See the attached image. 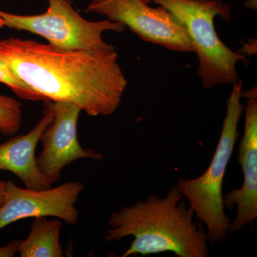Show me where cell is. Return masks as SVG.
<instances>
[{"mask_svg": "<svg viewBox=\"0 0 257 257\" xmlns=\"http://www.w3.org/2000/svg\"><path fill=\"white\" fill-rule=\"evenodd\" d=\"M0 62L37 101L72 103L94 117L114 114L128 84L116 49L67 50L10 37L0 40Z\"/></svg>", "mask_w": 257, "mask_h": 257, "instance_id": "6da1fadb", "label": "cell"}, {"mask_svg": "<svg viewBox=\"0 0 257 257\" xmlns=\"http://www.w3.org/2000/svg\"><path fill=\"white\" fill-rule=\"evenodd\" d=\"M152 0H90L87 11L104 15L110 21L128 27L144 41L168 50L194 52L192 42L182 24L169 10Z\"/></svg>", "mask_w": 257, "mask_h": 257, "instance_id": "8992f818", "label": "cell"}, {"mask_svg": "<svg viewBox=\"0 0 257 257\" xmlns=\"http://www.w3.org/2000/svg\"><path fill=\"white\" fill-rule=\"evenodd\" d=\"M22 123V105L13 98L0 94V133L4 136L15 135Z\"/></svg>", "mask_w": 257, "mask_h": 257, "instance_id": "7c38bea8", "label": "cell"}, {"mask_svg": "<svg viewBox=\"0 0 257 257\" xmlns=\"http://www.w3.org/2000/svg\"><path fill=\"white\" fill-rule=\"evenodd\" d=\"M0 83L10 88L19 97L30 101H37L36 96L3 62H0Z\"/></svg>", "mask_w": 257, "mask_h": 257, "instance_id": "4fadbf2b", "label": "cell"}, {"mask_svg": "<svg viewBox=\"0 0 257 257\" xmlns=\"http://www.w3.org/2000/svg\"><path fill=\"white\" fill-rule=\"evenodd\" d=\"M45 13L13 14L0 10V28L6 27L44 37L50 45L67 50H111L116 47L103 39V33H121L126 27L106 20L89 21L74 9L70 0H47Z\"/></svg>", "mask_w": 257, "mask_h": 257, "instance_id": "5b68a950", "label": "cell"}, {"mask_svg": "<svg viewBox=\"0 0 257 257\" xmlns=\"http://www.w3.org/2000/svg\"><path fill=\"white\" fill-rule=\"evenodd\" d=\"M52 102L53 118L40 137L42 150L37 157L39 170L53 184L61 178L64 167L79 159L101 160L104 156L79 142L77 124L82 110L72 103Z\"/></svg>", "mask_w": 257, "mask_h": 257, "instance_id": "ba28073f", "label": "cell"}, {"mask_svg": "<svg viewBox=\"0 0 257 257\" xmlns=\"http://www.w3.org/2000/svg\"><path fill=\"white\" fill-rule=\"evenodd\" d=\"M238 161L243 171L241 188L223 195L225 209L237 207V214L230 225L229 234L246 226H253L257 218V101L254 94L247 95L245 109L244 133L239 145Z\"/></svg>", "mask_w": 257, "mask_h": 257, "instance_id": "9c48e42d", "label": "cell"}, {"mask_svg": "<svg viewBox=\"0 0 257 257\" xmlns=\"http://www.w3.org/2000/svg\"><path fill=\"white\" fill-rule=\"evenodd\" d=\"M242 87L240 79L233 84L220 138L207 170L195 179H179L177 184L197 220L207 226L211 244L220 242L229 234L231 220L225 213L223 182L239 135L238 124L243 109Z\"/></svg>", "mask_w": 257, "mask_h": 257, "instance_id": "3957f363", "label": "cell"}, {"mask_svg": "<svg viewBox=\"0 0 257 257\" xmlns=\"http://www.w3.org/2000/svg\"><path fill=\"white\" fill-rule=\"evenodd\" d=\"M21 240H15L8 243L4 247L0 248V257L14 256L15 253H18Z\"/></svg>", "mask_w": 257, "mask_h": 257, "instance_id": "5bb4252c", "label": "cell"}, {"mask_svg": "<svg viewBox=\"0 0 257 257\" xmlns=\"http://www.w3.org/2000/svg\"><path fill=\"white\" fill-rule=\"evenodd\" d=\"M84 184L69 182L41 190L19 187L6 181L4 199L0 206V231L16 221L28 218L54 217L69 226L77 224L79 211L75 207Z\"/></svg>", "mask_w": 257, "mask_h": 257, "instance_id": "52a82bcc", "label": "cell"}, {"mask_svg": "<svg viewBox=\"0 0 257 257\" xmlns=\"http://www.w3.org/2000/svg\"><path fill=\"white\" fill-rule=\"evenodd\" d=\"M62 221L57 218H36L32 221L28 237L20 242V257H62L60 241Z\"/></svg>", "mask_w": 257, "mask_h": 257, "instance_id": "8fae6325", "label": "cell"}, {"mask_svg": "<svg viewBox=\"0 0 257 257\" xmlns=\"http://www.w3.org/2000/svg\"><path fill=\"white\" fill-rule=\"evenodd\" d=\"M45 104L43 116L31 131L0 144V171L12 172L25 188L35 190L49 189L52 185L39 170L35 156L42 133L53 118L52 102L45 101Z\"/></svg>", "mask_w": 257, "mask_h": 257, "instance_id": "30bf717a", "label": "cell"}, {"mask_svg": "<svg viewBox=\"0 0 257 257\" xmlns=\"http://www.w3.org/2000/svg\"><path fill=\"white\" fill-rule=\"evenodd\" d=\"M194 216L178 186H172L165 197L152 194L113 213L109 219L112 229L106 233L104 241L133 236L122 257L165 252L179 257H206L209 235Z\"/></svg>", "mask_w": 257, "mask_h": 257, "instance_id": "7a4b0ae2", "label": "cell"}, {"mask_svg": "<svg viewBox=\"0 0 257 257\" xmlns=\"http://www.w3.org/2000/svg\"><path fill=\"white\" fill-rule=\"evenodd\" d=\"M5 184H6V181L0 179V206L3 204V199H4Z\"/></svg>", "mask_w": 257, "mask_h": 257, "instance_id": "9a60e30c", "label": "cell"}, {"mask_svg": "<svg viewBox=\"0 0 257 257\" xmlns=\"http://www.w3.org/2000/svg\"><path fill=\"white\" fill-rule=\"evenodd\" d=\"M169 10L187 30L198 56L197 74L207 89L239 80L236 64L246 57L225 45L218 36L214 18H231L230 5L221 0H152Z\"/></svg>", "mask_w": 257, "mask_h": 257, "instance_id": "277c9868", "label": "cell"}]
</instances>
